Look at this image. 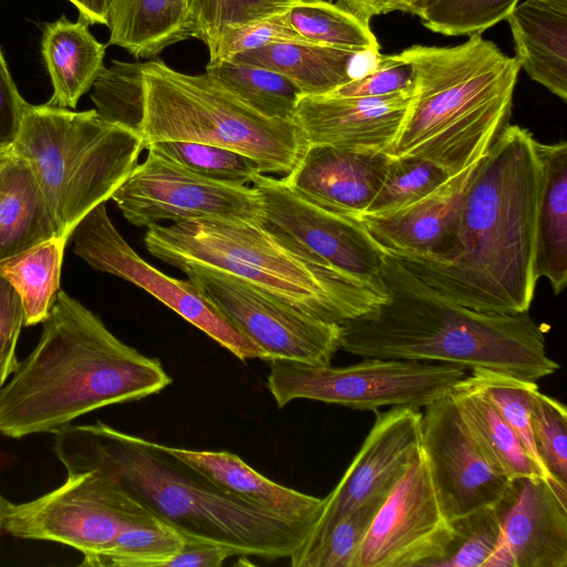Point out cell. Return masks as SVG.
I'll return each instance as SVG.
<instances>
[{
  "label": "cell",
  "instance_id": "cell-32",
  "mask_svg": "<svg viewBox=\"0 0 567 567\" xmlns=\"http://www.w3.org/2000/svg\"><path fill=\"white\" fill-rule=\"evenodd\" d=\"M206 71L258 113L274 118L293 120L302 95L284 74L236 61L208 63Z\"/></svg>",
  "mask_w": 567,
  "mask_h": 567
},
{
  "label": "cell",
  "instance_id": "cell-36",
  "mask_svg": "<svg viewBox=\"0 0 567 567\" xmlns=\"http://www.w3.org/2000/svg\"><path fill=\"white\" fill-rule=\"evenodd\" d=\"M184 168L214 182L247 185L261 172L256 161L239 152L203 143L162 141L147 146ZM146 148V150H147Z\"/></svg>",
  "mask_w": 567,
  "mask_h": 567
},
{
  "label": "cell",
  "instance_id": "cell-29",
  "mask_svg": "<svg viewBox=\"0 0 567 567\" xmlns=\"http://www.w3.org/2000/svg\"><path fill=\"white\" fill-rule=\"evenodd\" d=\"M451 395L482 453L497 473L509 481L542 477L515 432L468 373L453 388Z\"/></svg>",
  "mask_w": 567,
  "mask_h": 567
},
{
  "label": "cell",
  "instance_id": "cell-19",
  "mask_svg": "<svg viewBox=\"0 0 567 567\" xmlns=\"http://www.w3.org/2000/svg\"><path fill=\"white\" fill-rule=\"evenodd\" d=\"M480 161L409 206L382 215H361L363 225L388 255L449 261L456 251L464 196Z\"/></svg>",
  "mask_w": 567,
  "mask_h": 567
},
{
  "label": "cell",
  "instance_id": "cell-13",
  "mask_svg": "<svg viewBox=\"0 0 567 567\" xmlns=\"http://www.w3.org/2000/svg\"><path fill=\"white\" fill-rule=\"evenodd\" d=\"M111 199L125 219L138 227L205 218L260 224L262 218L255 187L204 178L151 148Z\"/></svg>",
  "mask_w": 567,
  "mask_h": 567
},
{
  "label": "cell",
  "instance_id": "cell-11",
  "mask_svg": "<svg viewBox=\"0 0 567 567\" xmlns=\"http://www.w3.org/2000/svg\"><path fill=\"white\" fill-rule=\"evenodd\" d=\"M73 251L93 269L144 289L240 360L267 353L226 317L190 280L169 277L146 262L112 224L105 203L90 210L72 233Z\"/></svg>",
  "mask_w": 567,
  "mask_h": 567
},
{
  "label": "cell",
  "instance_id": "cell-28",
  "mask_svg": "<svg viewBox=\"0 0 567 567\" xmlns=\"http://www.w3.org/2000/svg\"><path fill=\"white\" fill-rule=\"evenodd\" d=\"M56 236L31 168L12 153L0 169V261Z\"/></svg>",
  "mask_w": 567,
  "mask_h": 567
},
{
  "label": "cell",
  "instance_id": "cell-50",
  "mask_svg": "<svg viewBox=\"0 0 567 567\" xmlns=\"http://www.w3.org/2000/svg\"><path fill=\"white\" fill-rule=\"evenodd\" d=\"M11 505H12V503H10L8 499H6L0 494V534H1V529L4 526V522L8 516L9 511L11 508Z\"/></svg>",
  "mask_w": 567,
  "mask_h": 567
},
{
  "label": "cell",
  "instance_id": "cell-41",
  "mask_svg": "<svg viewBox=\"0 0 567 567\" xmlns=\"http://www.w3.org/2000/svg\"><path fill=\"white\" fill-rule=\"evenodd\" d=\"M451 524L453 543L447 557L437 567H485L502 538L495 506L477 508Z\"/></svg>",
  "mask_w": 567,
  "mask_h": 567
},
{
  "label": "cell",
  "instance_id": "cell-25",
  "mask_svg": "<svg viewBox=\"0 0 567 567\" xmlns=\"http://www.w3.org/2000/svg\"><path fill=\"white\" fill-rule=\"evenodd\" d=\"M87 27L82 19L72 22L64 14L44 24L41 53L53 87L47 104L74 109L104 69L106 45Z\"/></svg>",
  "mask_w": 567,
  "mask_h": 567
},
{
  "label": "cell",
  "instance_id": "cell-6",
  "mask_svg": "<svg viewBox=\"0 0 567 567\" xmlns=\"http://www.w3.org/2000/svg\"><path fill=\"white\" fill-rule=\"evenodd\" d=\"M148 252L167 265H198L230 275L323 321L341 324L386 300L377 280H360L261 224L193 219L150 226Z\"/></svg>",
  "mask_w": 567,
  "mask_h": 567
},
{
  "label": "cell",
  "instance_id": "cell-10",
  "mask_svg": "<svg viewBox=\"0 0 567 567\" xmlns=\"http://www.w3.org/2000/svg\"><path fill=\"white\" fill-rule=\"evenodd\" d=\"M156 519L111 475L92 470L68 474L59 487L12 504L3 528L17 538L63 544L89 557L124 529Z\"/></svg>",
  "mask_w": 567,
  "mask_h": 567
},
{
  "label": "cell",
  "instance_id": "cell-12",
  "mask_svg": "<svg viewBox=\"0 0 567 567\" xmlns=\"http://www.w3.org/2000/svg\"><path fill=\"white\" fill-rule=\"evenodd\" d=\"M181 269L200 292L272 359L328 365L340 324L309 316L240 279L198 265Z\"/></svg>",
  "mask_w": 567,
  "mask_h": 567
},
{
  "label": "cell",
  "instance_id": "cell-40",
  "mask_svg": "<svg viewBox=\"0 0 567 567\" xmlns=\"http://www.w3.org/2000/svg\"><path fill=\"white\" fill-rule=\"evenodd\" d=\"M293 0H192V38L209 48L234 25L287 11Z\"/></svg>",
  "mask_w": 567,
  "mask_h": 567
},
{
  "label": "cell",
  "instance_id": "cell-5",
  "mask_svg": "<svg viewBox=\"0 0 567 567\" xmlns=\"http://www.w3.org/2000/svg\"><path fill=\"white\" fill-rule=\"evenodd\" d=\"M412 100L390 157L419 156L451 175L485 156L508 124L520 66L481 34L455 47L412 45Z\"/></svg>",
  "mask_w": 567,
  "mask_h": 567
},
{
  "label": "cell",
  "instance_id": "cell-17",
  "mask_svg": "<svg viewBox=\"0 0 567 567\" xmlns=\"http://www.w3.org/2000/svg\"><path fill=\"white\" fill-rule=\"evenodd\" d=\"M424 408L422 453L445 517L496 506L511 481L487 462L451 393Z\"/></svg>",
  "mask_w": 567,
  "mask_h": 567
},
{
  "label": "cell",
  "instance_id": "cell-35",
  "mask_svg": "<svg viewBox=\"0 0 567 567\" xmlns=\"http://www.w3.org/2000/svg\"><path fill=\"white\" fill-rule=\"evenodd\" d=\"M144 62L114 60L104 66L91 92L95 110L105 121L141 135L144 116Z\"/></svg>",
  "mask_w": 567,
  "mask_h": 567
},
{
  "label": "cell",
  "instance_id": "cell-22",
  "mask_svg": "<svg viewBox=\"0 0 567 567\" xmlns=\"http://www.w3.org/2000/svg\"><path fill=\"white\" fill-rule=\"evenodd\" d=\"M166 451L219 488L279 517L317 522L323 498L280 485L227 451H198L164 445Z\"/></svg>",
  "mask_w": 567,
  "mask_h": 567
},
{
  "label": "cell",
  "instance_id": "cell-46",
  "mask_svg": "<svg viewBox=\"0 0 567 567\" xmlns=\"http://www.w3.org/2000/svg\"><path fill=\"white\" fill-rule=\"evenodd\" d=\"M28 102L21 96L0 49V150L11 148Z\"/></svg>",
  "mask_w": 567,
  "mask_h": 567
},
{
  "label": "cell",
  "instance_id": "cell-33",
  "mask_svg": "<svg viewBox=\"0 0 567 567\" xmlns=\"http://www.w3.org/2000/svg\"><path fill=\"white\" fill-rule=\"evenodd\" d=\"M468 375L515 432L542 477L560 501L567 504V486L548 473L536 450L530 424V400L538 388L536 381L483 368L470 370Z\"/></svg>",
  "mask_w": 567,
  "mask_h": 567
},
{
  "label": "cell",
  "instance_id": "cell-42",
  "mask_svg": "<svg viewBox=\"0 0 567 567\" xmlns=\"http://www.w3.org/2000/svg\"><path fill=\"white\" fill-rule=\"evenodd\" d=\"M530 424L536 450L548 473L567 486V410L537 388L530 400Z\"/></svg>",
  "mask_w": 567,
  "mask_h": 567
},
{
  "label": "cell",
  "instance_id": "cell-47",
  "mask_svg": "<svg viewBox=\"0 0 567 567\" xmlns=\"http://www.w3.org/2000/svg\"><path fill=\"white\" fill-rule=\"evenodd\" d=\"M234 553L219 544L185 539L181 550L163 567H220Z\"/></svg>",
  "mask_w": 567,
  "mask_h": 567
},
{
  "label": "cell",
  "instance_id": "cell-30",
  "mask_svg": "<svg viewBox=\"0 0 567 567\" xmlns=\"http://www.w3.org/2000/svg\"><path fill=\"white\" fill-rule=\"evenodd\" d=\"M66 243L56 236L0 261V277L19 293L27 327L43 323L49 317L60 290Z\"/></svg>",
  "mask_w": 567,
  "mask_h": 567
},
{
  "label": "cell",
  "instance_id": "cell-4",
  "mask_svg": "<svg viewBox=\"0 0 567 567\" xmlns=\"http://www.w3.org/2000/svg\"><path fill=\"white\" fill-rule=\"evenodd\" d=\"M378 277L386 300L340 324V349L362 358L483 368L530 381L559 369L528 311L484 312L455 303L388 254Z\"/></svg>",
  "mask_w": 567,
  "mask_h": 567
},
{
  "label": "cell",
  "instance_id": "cell-26",
  "mask_svg": "<svg viewBox=\"0 0 567 567\" xmlns=\"http://www.w3.org/2000/svg\"><path fill=\"white\" fill-rule=\"evenodd\" d=\"M378 55L310 42H279L236 54L229 61L264 66L287 76L302 96L333 92L358 76L359 61Z\"/></svg>",
  "mask_w": 567,
  "mask_h": 567
},
{
  "label": "cell",
  "instance_id": "cell-31",
  "mask_svg": "<svg viewBox=\"0 0 567 567\" xmlns=\"http://www.w3.org/2000/svg\"><path fill=\"white\" fill-rule=\"evenodd\" d=\"M287 14L293 30L306 42L380 54V44L369 23L337 3L322 0L295 1Z\"/></svg>",
  "mask_w": 567,
  "mask_h": 567
},
{
  "label": "cell",
  "instance_id": "cell-34",
  "mask_svg": "<svg viewBox=\"0 0 567 567\" xmlns=\"http://www.w3.org/2000/svg\"><path fill=\"white\" fill-rule=\"evenodd\" d=\"M185 538L172 526L156 519L121 532L101 553L83 557V566L163 567L176 555Z\"/></svg>",
  "mask_w": 567,
  "mask_h": 567
},
{
  "label": "cell",
  "instance_id": "cell-37",
  "mask_svg": "<svg viewBox=\"0 0 567 567\" xmlns=\"http://www.w3.org/2000/svg\"><path fill=\"white\" fill-rule=\"evenodd\" d=\"M451 176L442 166L419 156L391 157L383 183L364 214L382 215L409 206Z\"/></svg>",
  "mask_w": 567,
  "mask_h": 567
},
{
  "label": "cell",
  "instance_id": "cell-1",
  "mask_svg": "<svg viewBox=\"0 0 567 567\" xmlns=\"http://www.w3.org/2000/svg\"><path fill=\"white\" fill-rule=\"evenodd\" d=\"M536 140L507 124L466 189L456 251L446 262L396 258L440 296L484 312L529 310L536 281L535 234L539 186Z\"/></svg>",
  "mask_w": 567,
  "mask_h": 567
},
{
  "label": "cell",
  "instance_id": "cell-38",
  "mask_svg": "<svg viewBox=\"0 0 567 567\" xmlns=\"http://www.w3.org/2000/svg\"><path fill=\"white\" fill-rule=\"evenodd\" d=\"M519 0H426L417 16L429 30L444 35L482 34L505 20Z\"/></svg>",
  "mask_w": 567,
  "mask_h": 567
},
{
  "label": "cell",
  "instance_id": "cell-2",
  "mask_svg": "<svg viewBox=\"0 0 567 567\" xmlns=\"http://www.w3.org/2000/svg\"><path fill=\"white\" fill-rule=\"evenodd\" d=\"M53 450L68 474L102 471L185 539L215 543L266 560L297 553L315 523L288 520L219 488L164 444L97 421L65 425Z\"/></svg>",
  "mask_w": 567,
  "mask_h": 567
},
{
  "label": "cell",
  "instance_id": "cell-9",
  "mask_svg": "<svg viewBox=\"0 0 567 567\" xmlns=\"http://www.w3.org/2000/svg\"><path fill=\"white\" fill-rule=\"evenodd\" d=\"M460 365L363 358L347 367L269 360L267 388L279 408L299 399L355 410L381 406H425L451 393L467 374Z\"/></svg>",
  "mask_w": 567,
  "mask_h": 567
},
{
  "label": "cell",
  "instance_id": "cell-8",
  "mask_svg": "<svg viewBox=\"0 0 567 567\" xmlns=\"http://www.w3.org/2000/svg\"><path fill=\"white\" fill-rule=\"evenodd\" d=\"M143 81L144 148L162 141L209 144L249 156L262 174L287 175L309 145L293 120L258 113L208 71L186 74L150 60Z\"/></svg>",
  "mask_w": 567,
  "mask_h": 567
},
{
  "label": "cell",
  "instance_id": "cell-20",
  "mask_svg": "<svg viewBox=\"0 0 567 567\" xmlns=\"http://www.w3.org/2000/svg\"><path fill=\"white\" fill-rule=\"evenodd\" d=\"M390 158L384 152L309 144L281 179L296 194L320 207L360 217L379 192Z\"/></svg>",
  "mask_w": 567,
  "mask_h": 567
},
{
  "label": "cell",
  "instance_id": "cell-45",
  "mask_svg": "<svg viewBox=\"0 0 567 567\" xmlns=\"http://www.w3.org/2000/svg\"><path fill=\"white\" fill-rule=\"evenodd\" d=\"M24 312L19 293L0 277V388L8 381L18 365L17 344Z\"/></svg>",
  "mask_w": 567,
  "mask_h": 567
},
{
  "label": "cell",
  "instance_id": "cell-44",
  "mask_svg": "<svg viewBox=\"0 0 567 567\" xmlns=\"http://www.w3.org/2000/svg\"><path fill=\"white\" fill-rule=\"evenodd\" d=\"M412 84L410 66L398 54L380 53L373 66L329 94L340 96H381Z\"/></svg>",
  "mask_w": 567,
  "mask_h": 567
},
{
  "label": "cell",
  "instance_id": "cell-18",
  "mask_svg": "<svg viewBox=\"0 0 567 567\" xmlns=\"http://www.w3.org/2000/svg\"><path fill=\"white\" fill-rule=\"evenodd\" d=\"M413 91L412 82L381 96H301L293 121L308 144L385 152L399 133Z\"/></svg>",
  "mask_w": 567,
  "mask_h": 567
},
{
  "label": "cell",
  "instance_id": "cell-51",
  "mask_svg": "<svg viewBox=\"0 0 567 567\" xmlns=\"http://www.w3.org/2000/svg\"><path fill=\"white\" fill-rule=\"evenodd\" d=\"M11 148L0 150V169L3 166V164L8 161V158L11 156Z\"/></svg>",
  "mask_w": 567,
  "mask_h": 567
},
{
  "label": "cell",
  "instance_id": "cell-16",
  "mask_svg": "<svg viewBox=\"0 0 567 567\" xmlns=\"http://www.w3.org/2000/svg\"><path fill=\"white\" fill-rule=\"evenodd\" d=\"M262 204L260 224L307 249L326 265L360 280H377L385 251L360 217L320 207L291 190L281 178L256 174Z\"/></svg>",
  "mask_w": 567,
  "mask_h": 567
},
{
  "label": "cell",
  "instance_id": "cell-3",
  "mask_svg": "<svg viewBox=\"0 0 567 567\" xmlns=\"http://www.w3.org/2000/svg\"><path fill=\"white\" fill-rule=\"evenodd\" d=\"M171 383L157 358L121 341L59 290L37 346L0 388V433H54L83 414L144 399Z\"/></svg>",
  "mask_w": 567,
  "mask_h": 567
},
{
  "label": "cell",
  "instance_id": "cell-24",
  "mask_svg": "<svg viewBox=\"0 0 567 567\" xmlns=\"http://www.w3.org/2000/svg\"><path fill=\"white\" fill-rule=\"evenodd\" d=\"M535 147L539 163L535 275L546 278L558 295L567 284V143L536 141Z\"/></svg>",
  "mask_w": 567,
  "mask_h": 567
},
{
  "label": "cell",
  "instance_id": "cell-27",
  "mask_svg": "<svg viewBox=\"0 0 567 567\" xmlns=\"http://www.w3.org/2000/svg\"><path fill=\"white\" fill-rule=\"evenodd\" d=\"M192 0H113L109 43L136 59L192 38Z\"/></svg>",
  "mask_w": 567,
  "mask_h": 567
},
{
  "label": "cell",
  "instance_id": "cell-7",
  "mask_svg": "<svg viewBox=\"0 0 567 567\" xmlns=\"http://www.w3.org/2000/svg\"><path fill=\"white\" fill-rule=\"evenodd\" d=\"M143 150L141 135L105 121L96 110L29 103L11 146L31 168L56 235L65 240L90 210L111 199Z\"/></svg>",
  "mask_w": 567,
  "mask_h": 567
},
{
  "label": "cell",
  "instance_id": "cell-48",
  "mask_svg": "<svg viewBox=\"0 0 567 567\" xmlns=\"http://www.w3.org/2000/svg\"><path fill=\"white\" fill-rule=\"evenodd\" d=\"M426 0H338L337 4L354 13L365 22L390 12L419 16Z\"/></svg>",
  "mask_w": 567,
  "mask_h": 567
},
{
  "label": "cell",
  "instance_id": "cell-15",
  "mask_svg": "<svg viewBox=\"0 0 567 567\" xmlns=\"http://www.w3.org/2000/svg\"><path fill=\"white\" fill-rule=\"evenodd\" d=\"M422 452V413L410 405L377 412L374 423L323 506L302 547L290 556L299 563L323 540L336 522L368 499L389 494Z\"/></svg>",
  "mask_w": 567,
  "mask_h": 567
},
{
  "label": "cell",
  "instance_id": "cell-49",
  "mask_svg": "<svg viewBox=\"0 0 567 567\" xmlns=\"http://www.w3.org/2000/svg\"><path fill=\"white\" fill-rule=\"evenodd\" d=\"M78 9L80 19L90 24L109 23V14L113 0H69Z\"/></svg>",
  "mask_w": 567,
  "mask_h": 567
},
{
  "label": "cell",
  "instance_id": "cell-23",
  "mask_svg": "<svg viewBox=\"0 0 567 567\" xmlns=\"http://www.w3.org/2000/svg\"><path fill=\"white\" fill-rule=\"evenodd\" d=\"M518 64L553 94L567 100V0H524L506 19Z\"/></svg>",
  "mask_w": 567,
  "mask_h": 567
},
{
  "label": "cell",
  "instance_id": "cell-39",
  "mask_svg": "<svg viewBox=\"0 0 567 567\" xmlns=\"http://www.w3.org/2000/svg\"><path fill=\"white\" fill-rule=\"evenodd\" d=\"M388 495H377L341 516L298 567H354L361 544Z\"/></svg>",
  "mask_w": 567,
  "mask_h": 567
},
{
  "label": "cell",
  "instance_id": "cell-14",
  "mask_svg": "<svg viewBox=\"0 0 567 567\" xmlns=\"http://www.w3.org/2000/svg\"><path fill=\"white\" fill-rule=\"evenodd\" d=\"M453 538L421 452L377 512L354 567H437Z\"/></svg>",
  "mask_w": 567,
  "mask_h": 567
},
{
  "label": "cell",
  "instance_id": "cell-21",
  "mask_svg": "<svg viewBox=\"0 0 567 567\" xmlns=\"http://www.w3.org/2000/svg\"><path fill=\"white\" fill-rule=\"evenodd\" d=\"M566 505L540 476L509 482L495 508L515 567L567 566Z\"/></svg>",
  "mask_w": 567,
  "mask_h": 567
},
{
  "label": "cell",
  "instance_id": "cell-52",
  "mask_svg": "<svg viewBox=\"0 0 567 567\" xmlns=\"http://www.w3.org/2000/svg\"><path fill=\"white\" fill-rule=\"evenodd\" d=\"M293 1H315V0H293Z\"/></svg>",
  "mask_w": 567,
  "mask_h": 567
},
{
  "label": "cell",
  "instance_id": "cell-43",
  "mask_svg": "<svg viewBox=\"0 0 567 567\" xmlns=\"http://www.w3.org/2000/svg\"><path fill=\"white\" fill-rule=\"evenodd\" d=\"M291 41L306 42L293 30L287 11H284L225 29L208 48V63L229 61L243 52Z\"/></svg>",
  "mask_w": 567,
  "mask_h": 567
}]
</instances>
